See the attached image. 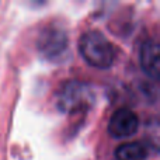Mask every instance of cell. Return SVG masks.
I'll list each match as a JSON object with an SVG mask.
<instances>
[{"mask_svg":"<svg viewBox=\"0 0 160 160\" xmlns=\"http://www.w3.org/2000/svg\"><path fill=\"white\" fill-rule=\"evenodd\" d=\"M139 128V118L133 111L119 108L112 114L108 124V132L112 138L122 139L135 135Z\"/></svg>","mask_w":160,"mask_h":160,"instance_id":"cell-4","label":"cell"},{"mask_svg":"<svg viewBox=\"0 0 160 160\" xmlns=\"http://www.w3.org/2000/svg\"><path fill=\"white\" fill-rule=\"evenodd\" d=\"M37 47L45 58L51 61H59V58H62L68 51L66 31L61 25H47L39 32Z\"/></svg>","mask_w":160,"mask_h":160,"instance_id":"cell-2","label":"cell"},{"mask_svg":"<svg viewBox=\"0 0 160 160\" xmlns=\"http://www.w3.org/2000/svg\"><path fill=\"white\" fill-rule=\"evenodd\" d=\"M139 62L141 68L150 79H159L160 69V56H159V45L153 39H148L142 44L139 52Z\"/></svg>","mask_w":160,"mask_h":160,"instance_id":"cell-5","label":"cell"},{"mask_svg":"<svg viewBox=\"0 0 160 160\" xmlns=\"http://www.w3.org/2000/svg\"><path fill=\"white\" fill-rule=\"evenodd\" d=\"M91 100H93L91 88L84 83L72 80L61 88L58 97V107L65 112H75L80 108L87 107Z\"/></svg>","mask_w":160,"mask_h":160,"instance_id":"cell-3","label":"cell"},{"mask_svg":"<svg viewBox=\"0 0 160 160\" xmlns=\"http://www.w3.org/2000/svg\"><path fill=\"white\" fill-rule=\"evenodd\" d=\"M117 160H146L149 158V148L143 142H128L117 148Z\"/></svg>","mask_w":160,"mask_h":160,"instance_id":"cell-6","label":"cell"},{"mask_svg":"<svg viewBox=\"0 0 160 160\" xmlns=\"http://www.w3.org/2000/svg\"><path fill=\"white\" fill-rule=\"evenodd\" d=\"M79 51L86 62L97 69H108L115 61L114 47L100 31H87L79 41Z\"/></svg>","mask_w":160,"mask_h":160,"instance_id":"cell-1","label":"cell"}]
</instances>
